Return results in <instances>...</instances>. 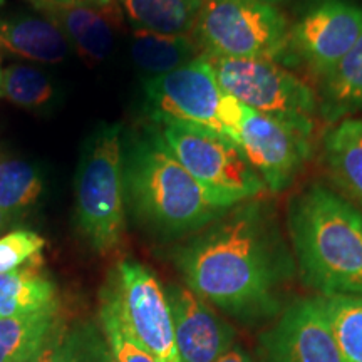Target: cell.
<instances>
[{
  "instance_id": "cell-1",
  "label": "cell",
  "mask_w": 362,
  "mask_h": 362,
  "mask_svg": "<svg viewBox=\"0 0 362 362\" xmlns=\"http://www.w3.org/2000/svg\"><path fill=\"white\" fill-rule=\"evenodd\" d=\"M188 288L228 315L259 322L277 315L296 277L274 206L248 200L230 208L176 250Z\"/></svg>"
},
{
  "instance_id": "cell-2",
  "label": "cell",
  "mask_w": 362,
  "mask_h": 362,
  "mask_svg": "<svg viewBox=\"0 0 362 362\" xmlns=\"http://www.w3.org/2000/svg\"><path fill=\"white\" fill-rule=\"evenodd\" d=\"M123 183L126 205L160 237L200 232L232 208L185 170L156 128L123 144Z\"/></svg>"
},
{
  "instance_id": "cell-3",
  "label": "cell",
  "mask_w": 362,
  "mask_h": 362,
  "mask_svg": "<svg viewBox=\"0 0 362 362\" xmlns=\"http://www.w3.org/2000/svg\"><path fill=\"white\" fill-rule=\"evenodd\" d=\"M287 228L305 285L322 296L362 297V214L322 183L293 194Z\"/></svg>"
},
{
  "instance_id": "cell-4",
  "label": "cell",
  "mask_w": 362,
  "mask_h": 362,
  "mask_svg": "<svg viewBox=\"0 0 362 362\" xmlns=\"http://www.w3.org/2000/svg\"><path fill=\"white\" fill-rule=\"evenodd\" d=\"M123 131L103 124L84 143L76 176V215L89 245L107 253L119 245L126 228Z\"/></svg>"
},
{
  "instance_id": "cell-5",
  "label": "cell",
  "mask_w": 362,
  "mask_h": 362,
  "mask_svg": "<svg viewBox=\"0 0 362 362\" xmlns=\"http://www.w3.org/2000/svg\"><path fill=\"white\" fill-rule=\"evenodd\" d=\"M287 17L264 0H206L193 35L216 57L284 61Z\"/></svg>"
},
{
  "instance_id": "cell-6",
  "label": "cell",
  "mask_w": 362,
  "mask_h": 362,
  "mask_svg": "<svg viewBox=\"0 0 362 362\" xmlns=\"http://www.w3.org/2000/svg\"><path fill=\"white\" fill-rule=\"evenodd\" d=\"M206 56L225 93L260 115L314 134L319 101L315 90L300 78L265 59Z\"/></svg>"
},
{
  "instance_id": "cell-7",
  "label": "cell",
  "mask_w": 362,
  "mask_h": 362,
  "mask_svg": "<svg viewBox=\"0 0 362 362\" xmlns=\"http://www.w3.org/2000/svg\"><path fill=\"white\" fill-rule=\"evenodd\" d=\"M161 126L163 139L176 160L198 183L230 206L255 200L267 189L245 153L232 139L187 124Z\"/></svg>"
},
{
  "instance_id": "cell-8",
  "label": "cell",
  "mask_w": 362,
  "mask_h": 362,
  "mask_svg": "<svg viewBox=\"0 0 362 362\" xmlns=\"http://www.w3.org/2000/svg\"><path fill=\"white\" fill-rule=\"evenodd\" d=\"M101 298L115 307L131 336L158 362H180L166 291L146 265L121 260L107 277Z\"/></svg>"
},
{
  "instance_id": "cell-9",
  "label": "cell",
  "mask_w": 362,
  "mask_h": 362,
  "mask_svg": "<svg viewBox=\"0 0 362 362\" xmlns=\"http://www.w3.org/2000/svg\"><path fill=\"white\" fill-rule=\"evenodd\" d=\"M143 90L149 117L158 124H187L228 138L218 119L223 89L205 52L180 69L148 78Z\"/></svg>"
},
{
  "instance_id": "cell-10",
  "label": "cell",
  "mask_w": 362,
  "mask_h": 362,
  "mask_svg": "<svg viewBox=\"0 0 362 362\" xmlns=\"http://www.w3.org/2000/svg\"><path fill=\"white\" fill-rule=\"evenodd\" d=\"M362 35V7L351 0H315L288 27L284 61L322 79Z\"/></svg>"
},
{
  "instance_id": "cell-11",
  "label": "cell",
  "mask_w": 362,
  "mask_h": 362,
  "mask_svg": "<svg viewBox=\"0 0 362 362\" xmlns=\"http://www.w3.org/2000/svg\"><path fill=\"white\" fill-rule=\"evenodd\" d=\"M238 144L274 193L292 187L314 151L312 134L250 107L245 111Z\"/></svg>"
},
{
  "instance_id": "cell-12",
  "label": "cell",
  "mask_w": 362,
  "mask_h": 362,
  "mask_svg": "<svg viewBox=\"0 0 362 362\" xmlns=\"http://www.w3.org/2000/svg\"><path fill=\"white\" fill-rule=\"evenodd\" d=\"M262 362H342L320 298H298L262 336Z\"/></svg>"
},
{
  "instance_id": "cell-13",
  "label": "cell",
  "mask_w": 362,
  "mask_h": 362,
  "mask_svg": "<svg viewBox=\"0 0 362 362\" xmlns=\"http://www.w3.org/2000/svg\"><path fill=\"white\" fill-rule=\"evenodd\" d=\"M166 297L180 362H215L235 346V329L193 291L168 285Z\"/></svg>"
},
{
  "instance_id": "cell-14",
  "label": "cell",
  "mask_w": 362,
  "mask_h": 362,
  "mask_svg": "<svg viewBox=\"0 0 362 362\" xmlns=\"http://www.w3.org/2000/svg\"><path fill=\"white\" fill-rule=\"evenodd\" d=\"M34 7L61 30L72 49L84 61H106L115 47L111 6H101L98 0H30Z\"/></svg>"
},
{
  "instance_id": "cell-15",
  "label": "cell",
  "mask_w": 362,
  "mask_h": 362,
  "mask_svg": "<svg viewBox=\"0 0 362 362\" xmlns=\"http://www.w3.org/2000/svg\"><path fill=\"white\" fill-rule=\"evenodd\" d=\"M71 49L61 30L45 17L12 16L0 19V52L42 64H59L69 56Z\"/></svg>"
},
{
  "instance_id": "cell-16",
  "label": "cell",
  "mask_w": 362,
  "mask_h": 362,
  "mask_svg": "<svg viewBox=\"0 0 362 362\" xmlns=\"http://www.w3.org/2000/svg\"><path fill=\"white\" fill-rule=\"evenodd\" d=\"M322 161L334 185L362 206V119L347 117L330 128Z\"/></svg>"
},
{
  "instance_id": "cell-17",
  "label": "cell",
  "mask_w": 362,
  "mask_h": 362,
  "mask_svg": "<svg viewBox=\"0 0 362 362\" xmlns=\"http://www.w3.org/2000/svg\"><path fill=\"white\" fill-rule=\"evenodd\" d=\"M319 116L325 123L337 124L362 110V35L329 74L320 79Z\"/></svg>"
},
{
  "instance_id": "cell-18",
  "label": "cell",
  "mask_w": 362,
  "mask_h": 362,
  "mask_svg": "<svg viewBox=\"0 0 362 362\" xmlns=\"http://www.w3.org/2000/svg\"><path fill=\"white\" fill-rule=\"evenodd\" d=\"M129 52L134 66L148 78H155L189 64L205 51L193 34L170 35L134 29Z\"/></svg>"
},
{
  "instance_id": "cell-19",
  "label": "cell",
  "mask_w": 362,
  "mask_h": 362,
  "mask_svg": "<svg viewBox=\"0 0 362 362\" xmlns=\"http://www.w3.org/2000/svg\"><path fill=\"white\" fill-rule=\"evenodd\" d=\"M57 329V307L0 319V362H33Z\"/></svg>"
},
{
  "instance_id": "cell-20",
  "label": "cell",
  "mask_w": 362,
  "mask_h": 362,
  "mask_svg": "<svg viewBox=\"0 0 362 362\" xmlns=\"http://www.w3.org/2000/svg\"><path fill=\"white\" fill-rule=\"evenodd\" d=\"M134 29L158 34L189 35L206 0H119Z\"/></svg>"
},
{
  "instance_id": "cell-21",
  "label": "cell",
  "mask_w": 362,
  "mask_h": 362,
  "mask_svg": "<svg viewBox=\"0 0 362 362\" xmlns=\"http://www.w3.org/2000/svg\"><path fill=\"white\" fill-rule=\"evenodd\" d=\"M56 297V285L35 264L0 275V319L57 307Z\"/></svg>"
},
{
  "instance_id": "cell-22",
  "label": "cell",
  "mask_w": 362,
  "mask_h": 362,
  "mask_svg": "<svg viewBox=\"0 0 362 362\" xmlns=\"http://www.w3.org/2000/svg\"><path fill=\"white\" fill-rule=\"evenodd\" d=\"M37 362H115V356L96 324L79 322L56 334Z\"/></svg>"
},
{
  "instance_id": "cell-23",
  "label": "cell",
  "mask_w": 362,
  "mask_h": 362,
  "mask_svg": "<svg viewBox=\"0 0 362 362\" xmlns=\"http://www.w3.org/2000/svg\"><path fill=\"white\" fill-rule=\"evenodd\" d=\"M44 193L40 171L22 160L0 161V210L7 216L24 215Z\"/></svg>"
},
{
  "instance_id": "cell-24",
  "label": "cell",
  "mask_w": 362,
  "mask_h": 362,
  "mask_svg": "<svg viewBox=\"0 0 362 362\" xmlns=\"http://www.w3.org/2000/svg\"><path fill=\"white\" fill-rule=\"evenodd\" d=\"M342 362H362V297L319 296Z\"/></svg>"
},
{
  "instance_id": "cell-25",
  "label": "cell",
  "mask_w": 362,
  "mask_h": 362,
  "mask_svg": "<svg viewBox=\"0 0 362 362\" xmlns=\"http://www.w3.org/2000/svg\"><path fill=\"white\" fill-rule=\"evenodd\" d=\"M2 98L24 110L42 111L52 106L56 88L37 67L12 64L2 71Z\"/></svg>"
},
{
  "instance_id": "cell-26",
  "label": "cell",
  "mask_w": 362,
  "mask_h": 362,
  "mask_svg": "<svg viewBox=\"0 0 362 362\" xmlns=\"http://www.w3.org/2000/svg\"><path fill=\"white\" fill-rule=\"evenodd\" d=\"M99 319H101L103 330L115 356V362H158L155 356L143 349L139 342L131 336L115 307L104 298H101Z\"/></svg>"
},
{
  "instance_id": "cell-27",
  "label": "cell",
  "mask_w": 362,
  "mask_h": 362,
  "mask_svg": "<svg viewBox=\"0 0 362 362\" xmlns=\"http://www.w3.org/2000/svg\"><path fill=\"white\" fill-rule=\"evenodd\" d=\"M44 247L45 240L33 230H13L0 237V275L35 264Z\"/></svg>"
},
{
  "instance_id": "cell-28",
  "label": "cell",
  "mask_w": 362,
  "mask_h": 362,
  "mask_svg": "<svg viewBox=\"0 0 362 362\" xmlns=\"http://www.w3.org/2000/svg\"><path fill=\"white\" fill-rule=\"evenodd\" d=\"M215 362H253V359L245 349L233 346L232 349L226 352V354L218 357Z\"/></svg>"
},
{
  "instance_id": "cell-29",
  "label": "cell",
  "mask_w": 362,
  "mask_h": 362,
  "mask_svg": "<svg viewBox=\"0 0 362 362\" xmlns=\"http://www.w3.org/2000/svg\"><path fill=\"white\" fill-rule=\"evenodd\" d=\"M8 223H11V216H7L2 210H0V232H2Z\"/></svg>"
},
{
  "instance_id": "cell-30",
  "label": "cell",
  "mask_w": 362,
  "mask_h": 362,
  "mask_svg": "<svg viewBox=\"0 0 362 362\" xmlns=\"http://www.w3.org/2000/svg\"><path fill=\"white\" fill-rule=\"evenodd\" d=\"M98 2L101 4V6H111L112 0H98Z\"/></svg>"
},
{
  "instance_id": "cell-31",
  "label": "cell",
  "mask_w": 362,
  "mask_h": 362,
  "mask_svg": "<svg viewBox=\"0 0 362 362\" xmlns=\"http://www.w3.org/2000/svg\"><path fill=\"white\" fill-rule=\"evenodd\" d=\"M2 66H0V98H2Z\"/></svg>"
},
{
  "instance_id": "cell-32",
  "label": "cell",
  "mask_w": 362,
  "mask_h": 362,
  "mask_svg": "<svg viewBox=\"0 0 362 362\" xmlns=\"http://www.w3.org/2000/svg\"><path fill=\"white\" fill-rule=\"evenodd\" d=\"M264 2H269V4H277V2H282V0H264Z\"/></svg>"
},
{
  "instance_id": "cell-33",
  "label": "cell",
  "mask_w": 362,
  "mask_h": 362,
  "mask_svg": "<svg viewBox=\"0 0 362 362\" xmlns=\"http://www.w3.org/2000/svg\"><path fill=\"white\" fill-rule=\"evenodd\" d=\"M52 2H64V0H52ZM84 2H90V0H84Z\"/></svg>"
},
{
  "instance_id": "cell-34",
  "label": "cell",
  "mask_w": 362,
  "mask_h": 362,
  "mask_svg": "<svg viewBox=\"0 0 362 362\" xmlns=\"http://www.w3.org/2000/svg\"><path fill=\"white\" fill-rule=\"evenodd\" d=\"M37 361H39V359H37ZM37 361H33V362H37Z\"/></svg>"
}]
</instances>
